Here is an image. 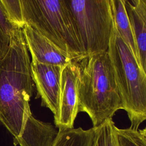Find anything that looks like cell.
I'll return each mask as SVG.
<instances>
[{
    "instance_id": "6da1fadb",
    "label": "cell",
    "mask_w": 146,
    "mask_h": 146,
    "mask_svg": "<svg viewBox=\"0 0 146 146\" xmlns=\"http://www.w3.org/2000/svg\"><path fill=\"white\" fill-rule=\"evenodd\" d=\"M31 61L21 29L10 35L5 55L0 58V124L14 136L19 137L33 95Z\"/></svg>"
},
{
    "instance_id": "7a4b0ae2",
    "label": "cell",
    "mask_w": 146,
    "mask_h": 146,
    "mask_svg": "<svg viewBox=\"0 0 146 146\" xmlns=\"http://www.w3.org/2000/svg\"><path fill=\"white\" fill-rule=\"evenodd\" d=\"M74 60L79 69L78 111L86 113L93 127H98L123 110L108 52Z\"/></svg>"
},
{
    "instance_id": "3957f363",
    "label": "cell",
    "mask_w": 146,
    "mask_h": 146,
    "mask_svg": "<svg viewBox=\"0 0 146 146\" xmlns=\"http://www.w3.org/2000/svg\"><path fill=\"white\" fill-rule=\"evenodd\" d=\"M108 52L119 93L131 121L130 128L139 130L146 120V74L119 34L115 23Z\"/></svg>"
},
{
    "instance_id": "277c9868",
    "label": "cell",
    "mask_w": 146,
    "mask_h": 146,
    "mask_svg": "<svg viewBox=\"0 0 146 146\" xmlns=\"http://www.w3.org/2000/svg\"><path fill=\"white\" fill-rule=\"evenodd\" d=\"M27 25L73 58L86 55L66 0H21Z\"/></svg>"
},
{
    "instance_id": "5b68a950",
    "label": "cell",
    "mask_w": 146,
    "mask_h": 146,
    "mask_svg": "<svg viewBox=\"0 0 146 146\" xmlns=\"http://www.w3.org/2000/svg\"><path fill=\"white\" fill-rule=\"evenodd\" d=\"M86 55L108 51L114 20L111 0H66Z\"/></svg>"
},
{
    "instance_id": "8992f818",
    "label": "cell",
    "mask_w": 146,
    "mask_h": 146,
    "mask_svg": "<svg viewBox=\"0 0 146 146\" xmlns=\"http://www.w3.org/2000/svg\"><path fill=\"white\" fill-rule=\"evenodd\" d=\"M78 78L79 69L74 59L63 67L62 72L58 106L54 115V123L58 130L74 128L75 120L79 113Z\"/></svg>"
},
{
    "instance_id": "52a82bcc",
    "label": "cell",
    "mask_w": 146,
    "mask_h": 146,
    "mask_svg": "<svg viewBox=\"0 0 146 146\" xmlns=\"http://www.w3.org/2000/svg\"><path fill=\"white\" fill-rule=\"evenodd\" d=\"M64 67L31 62L32 78L37 91L36 98L41 99V106L56 113L58 109Z\"/></svg>"
},
{
    "instance_id": "ba28073f",
    "label": "cell",
    "mask_w": 146,
    "mask_h": 146,
    "mask_svg": "<svg viewBox=\"0 0 146 146\" xmlns=\"http://www.w3.org/2000/svg\"><path fill=\"white\" fill-rule=\"evenodd\" d=\"M32 62L64 67L75 59L27 25L22 29Z\"/></svg>"
},
{
    "instance_id": "9c48e42d",
    "label": "cell",
    "mask_w": 146,
    "mask_h": 146,
    "mask_svg": "<svg viewBox=\"0 0 146 146\" xmlns=\"http://www.w3.org/2000/svg\"><path fill=\"white\" fill-rule=\"evenodd\" d=\"M59 130L52 124L35 119L30 112L19 137L14 143L20 146H53Z\"/></svg>"
},
{
    "instance_id": "30bf717a",
    "label": "cell",
    "mask_w": 146,
    "mask_h": 146,
    "mask_svg": "<svg viewBox=\"0 0 146 146\" xmlns=\"http://www.w3.org/2000/svg\"><path fill=\"white\" fill-rule=\"evenodd\" d=\"M125 6L137 44L139 64L146 74V0H125Z\"/></svg>"
},
{
    "instance_id": "8fae6325",
    "label": "cell",
    "mask_w": 146,
    "mask_h": 146,
    "mask_svg": "<svg viewBox=\"0 0 146 146\" xmlns=\"http://www.w3.org/2000/svg\"><path fill=\"white\" fill-rule=\"evenodd\" d=\"M114 23L123 40L139 62L137 44L125 6V0H111Z\"/></svg>"
},
{
    "instance_id": "7c38bea8",
    "label": "cell",
    "mask_w": 146,
    "mask_h": 146,
    "mask_svg": "<svg viewBox=\"0 0 146 146\" xmlns=\"http://www.w3.org/2000/svg\"><path fill=\"white\" fill-rule=\"evenodd\" d=\"M95 128L88 129L82 127L59 130L53 146H94Z\"/></svg>"
},
{
    "instance_id": "4fadbf2b",
    "label": "cell",
    "mask_w": 146,
    "mask_h": 146,
    "mask_svg": "<svg viewBox=\"0 0 146 146\" xmlns=\"http://www.w3.org/2000/svg\"><path fill=\"white\" fill-rule=\"evenodd\" d=\"M95 128L94 146H120L116 127L112 118L108 119Z\"/></svg>"
},
{
    "instance_id": "5bb4252c",
    "label": "cell",
    "mask_w": 146,
    "mask_h": 146,
    "mask_svg": "<svg viewBox=\"0 0 146 146\" xmlns=\"http://www.w3.org/2000/svg\"><path fill=\"white\" fill-rule=\"evenodd\" d=\"M9 21L18 28L25 25L21 0H1Z\"/></svg>"
},
{
    "instance_id": "9a60e30c",
    "label": "cell",
    "mask_w": 146,
    "mask_h": 146,
    "mask_svg": "<svg viewBox=\"0 0 146 146\" xmlns=\"http://www.w3.org/2000/svg\"><path fill=\"white\" fill-rule=\"evenodd\" d=\"M116 131L120 146H146V142L139 130L116 127Z\"/></svg>"
},
{
    "instance_id": "2e32d148",
    "label": "cell",
    "mask_w": 146,
    "mask_h": 146,
    "mask_svg": "<svg viewBox=\"0 0 146 146\" xmlns=\"http://www.w3.org/2000/svg\"><path fill=\"white\" fill-rule=\"evenodd\" d=\"M0 27L5 34L10 38V35L12 32L17 29L8 19L3 6L0 0Z\"/></svg>"
},
{
    "instance_id": "e0dca14e",
    "label": "cell",
    "mask_w": 146,
    "mask_h": 146,
    "mask_svg": "<svg viewBox=\"0 0 146 146\" xmlns=\"http://www.w3.org/2000/svg\"><path fill=\"white\" fill-rule=\"evenodd\" d=\"M10 39L0 27V58L3 57L6 54L9 47Z\"/></svg>"
},
{
    "instance_id": "ac0fdd59",
    "label": "cell",
    "mask_w": 146,
    "mask_h": 146,
    "mask_svg": "<svg viewBox=\"0 0 146 146\" xmlns=\"http://www.w3.org/2000/svg\"><path fill=\"white\" fill-rule=\"evenodd\" d=\"M140 132L141 133V135H143L145 142H146V127L144 128V129H139Z\"/></svg>"
}]
</instances>
